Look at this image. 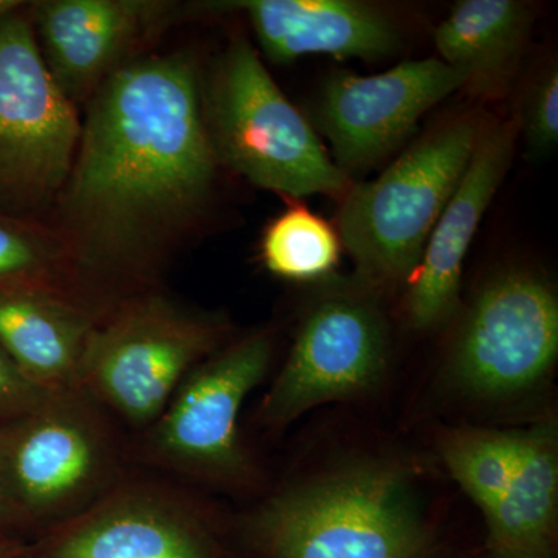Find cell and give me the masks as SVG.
<instances>
[{
	"label": "cell",
	"instance_id": "obj_1",
	"mask_svg": "<svg viewBox=\"0 0 558 558\" xmlns=\"http://www.w3.org/2000/svg\"><path fill=\"white\" fill-rule=\"evenodd\" d=\"M202 83L189 53L143 54L83 109L75 159L47 222L68 250L80 303L98 318L160 288L208 211L222 167Z\"/></svg>",
	"mask_w": 558,
	"mask_h": 558
},
{
	"label": "cell",
	"instance_id": "obj_2",
	"mask_svg": "<svg viewBox=\"0 0 558 558\" xmlns=\"http://www.w3.org/2000/svg\"><path fill=\"white\" fill-rule=\"evenodd\" d=\"M266 558H433L435 535L402 469L362 462L284 488L252 513Z\"/></svg>",
	"mask_w": 558,
	"mask_h": 558
},
{
	"label": "cell",
	"instance_id": "obj_3",
	"mask_svg": "<svg viewBox=\"0 0 558 558\" xmlns=\"http://www.w3.org/2000/svg\"><path fill=\"white\" fill-rule=\"evenodd\" d=\"M205 123L220 167L284 199L343 197L352 180L282 94L259 51L233 39L202 83Z\"/></svg>",
	"mask_w": 558,
	"mask_h": 558
},
{
	"label": "cell",
	"instance_id": "obj_4",
	"mask_svg": "<svg viewBox=\"0 0 558 558\" xmlns=\"http://www.w3.org/2000/svg\"><path fill=\"white\" fill-rule=\"evenodd\" d=\"M108 416L76 389L0 428V481L20 537H40L123 480Z\"/></svg>",
	"mask_w": 558,
	"mask_h": 558
},
{
	"label": "cell",
	"instance_id": "obj_5",
	"mask_svg": "<svg viewBox=\"0 0 558 558\" xmlns=\"http://www.w3.org/2000/svg\"><path fill=\"white\" fill-rule=\"evenodd\" d=\"M229 326L161 288L120 301L98 319L81 391L109 416L148 428L199 363L222 348Z\"/></svg>",
	"mask_w": 558,
	"mask_h": 558
},
{
	"label": "cell",
	"instance_id": "obj_6",
	"mask_svg": "<svg viewBox=\"0 0 558 558\" xmlns=\"http://www.w3.org/2000/svg\"><path fill=\"white\" fill-rule=\"evenodd\" d=\"M478 121H451L411 146L379 178L354 183L341 197L337 233L373 284L413 277L429 234L468 170Z\"/></svg>",
	"mask_w": 558,
	"mask_h": 558
},
{
	"label": "cell",
	"instance_id": "obj_7",
	"mask_svg": "<svg viewBox=\"0 0 558 558\" xmlns=\"http://www.w3.org/2000/svg\"><path fill=\"white\" fill-rule=\"evenodd\" d=\"M80 135L81 112L51 78L22 2L0 16V209L47 222Z\"/></svg>",
	"mask_w": 558,
	"mask_h": 558
},
{
	"label": "cell",
	"instance_id": "obj_8",
	"mask_svg": "<svg viewBox=\"0 0 558 558\" xmlns=\"http://www.w3.org/2000/svg\"><path fill=\"white\" fill-rule=\"evenodd\" d=\"M274 359L270 332L250 333L199 363L167 409L138 433L130 454L171 475L213 486H242L252 464L241 442L240 411Z\"/></svg>",
	"mask_w": 558,
	"mask_h": 558
},
{
	"label": "cell",
	"instance_id": "obj_9",
	"mask_svg": "<svg viewBox=\"0 0 558 558\" xmlns=\"http://www.w3.org/2000/svg\"><path fill=\"white\" fill-rule=\"evenodd\" d=\"M558 354V300L549 281L510 270L473 300L449 362L454 387L472 398H515L548 376Z\"/></svg>",
	"mask_w": 558,
	"mask_h": 558
},
{
	"label": "cell",
	"instance_id": "obj_10",
	"mask_svg": "<svg viewBox=\"0 0 558 558\" xmlns=\"http://www.w3.org/2000/svg\"><path fill=\"white\" fill-rule=\"evenodd\" d=\"M388 330L365 296L319 300L301 322L281 373L260 403L259 421L281 428L314 407L359 398L387 369Z\"/></svg>",
	"mask_w": 558,
	"mask_h": 558
},
{
	"label": "cell",
	"instance_id": "obj_11",
	"mask_svg": "<svg viewBox=\"0 0 558 558\" xmlns=\"http://www.w3.org/2000/svg\"><path fill=\"white\" fill-rule=\"evenodd\" d=\"M168 0H36L31 16L47 70L80 112L102 84L183 16Z\"/></svg>",
	"mask_w": 558,
	"mask_h": 558
},
{
	"label": "cell",
	"instance_id": "obj_12",
	"mask_svg": "<svg viewBox=\"0 0 558 558\" xmlns=\"http://www.w3.org/2000/svg\"><path fill=\"white\" fill-rule=\"evenodd\" d=\"M464 86L465 76L439 58L402 62L380 75L336 73L319 95L318 126L351 178L398 148L424 113Z\"/></svg>",
	"mask_w": 558,
	"mask_h": 558
},
{
	"label": "cell",
	"instance_id": "obj_13",
	"mask_svg": "<svg viewBox=\"0 0 558 558\" xmlns=\"http://www.w3.org/2000/svg\"><path fill=\"white\" fill-rule=\"evenodd\" d=\"M39 558H219L196 510L170 488L121 480L32 543Z\"/></svg>",
	"mask_w": 558,
	"mask_h": 558
},
{
	"label": "cell",
	"instance_id": "obj_14",
	"mask_svg": "<svg viewBox=\"0 0 558 558\" xmlns=\"http://www.w3.org/2000/svg\"><path fill=\"white\" fill-rule=\"evenodd\" d=\"M517 134L519 126L513 121L481 132L468 170L429 234L413 274L407 310L414 329L436 328L457 312L465 256L512 165Z\"/></svg>",
	"mask_w": 558,
	"mask_h": 558
},
{
	"label": "cell",
	"instance_id": "obj_15",
	"mask_svg": "<svg viewBox=\"0 0 558 558\" xmlns=\"http://www.w3.org/2000/svg\"><path fill=\"white\" fill-rule=\"evenodd\" d=\"M189 9L245 14L260 51L277 64L307 54L376 61L400 46L398 25L384 11L352 0H227L191 3Z\"/></svg>",
	"mask_w": 558,
	"mask_h": 558
},
{
	"label": "cell",
	"instance_id": "obj_16",
	"mask_svg": "<svg viewBox=\"0 0 558 558\" xmlns=\"http://www.w3.org/2000/svg\"><path fill=\"white\" fill-rule=\"evenodd\" d=\"M98 319L86 307L54 293H0V351L39 391H76Z\"/></svg>",
	"mask_w": 558,
	"mask_h": 558
},
{
	"label": "cell",
	"instance_id": "obj_17",
	"mask_svg": "<svg viewBox=\"0 0 558 558\" xmlns=\"http://www.w3.org/2000/svg\"><path fill=\"white\" fill-rule=\"evenodd\" d=\"M558 444L553 422L520 432L508 486L486 515V549L499 558H554L557 537Z\"/></svg>",
	"mask_w": 558,
	"mask_h": 558
},
{
	"label": "cell",
	"instance_id": "obj_18",
	"mask_svg": "<svg viewBox=\"0 0 558 558\" xmlns=\"http://www.w3.org/2000/svg\"><path fill=\"white\" fill-rule=\"evenodd\" d=\"M531 11L517 0H462L435 31L439 60L478 97H501L519 69Z\"/></svg>",
	"mask_w": 558,
	"mask_h": 558
},
{
	"label": "cell",
	"instance_id": "obj_19",
	"mask_svg": "<svg viewBox=\"0 0 558 558\" xmlns=\"http://www.w3.org/2000/svg\"><path fill=\"white\" fill-rule=\"evenodd\" d=\"M16 290L50 292L81 304L68 250L53 227L0 209V293Z\"/></svg>",
	"mask_w": 558,
	"mask_h": 558
},
{
	"label": "cell",
	"instance_id": "obj_20",
	"mask_svg": "<svg viewBox=\"0 0 558 558\" xmlns=\"http://www.w3.org/2000/svg\"><path fill=\"white\" fill-rule=\"evenodd\" d=\"M271 220L260 240V259L275 277L307 282L328 277L340 260L341 241L336 229L301 204Z\"/></svg>",
	"mask_w": 558,
	"mask_h": 558
},
{
	"label": "cell",
	"instance_id": "obj_21",
	"mask_svg": "<svg viewBox=\"0 0 558 558\" xmlns=\"http://www.w3.org/2000/svg\"><path fill=\"white\" fill-rule=\"evenodd\" d=\"M520 432L453 428L439 440L440 457L462 490L483 510L495 508L519 458Z\"/></svg>",
	"mask_w": 558,
	"mask_h": 558
},
{
	"label": "cell",
	"instance_id": "obj_22",
	"mask_svg": "<svg viewBox=\"0 0 558 558\" xmlns=\"http://www.w3.org/2000/svg\"><path fill=\"white\" fill-rule=\"evenodd\" d=\"M521 130L532 153L546 154L558 143V73L549 69L529 90Z\"/></svg>",
	"mask_w": 558,
	"mask_h": 558
},
{
	"label": "cell",
	"instance_id": "obj_23",
	"mask_svg": "<svg viewBox=\"0 0 558 558\" xmlns=\"http://www.w3.org/2000/svg\"><path fill=\"white\" fill-rule=\"evenodd\" d=\"M49 396L25 380L0 351V428L35 410Z\"/></svg>",
	"mask_w": 558,
	"mask_h": 558
},
{
	"label": "cell",
	"instance_id": "obj_24",
	"mask_svg": "<svg viewBox=\"0 0 558 558\" xmlns=\"http://www.w3.org/2000/svg\"><path fill=\"white\" fill-rule=\"evenodd\" d=\"M31 543L13 535L0 534V558H20Z\"/></svg>",
	"mask_w": 558,
	"mask_h": 558
},
{
	"label": "cell",
	"instance_id": "obj_25",
	"mask_svg": "<svg viewBox=\"0 0 558 558\" xmlns=\"http://www.w3.org/2000/svg\"><path fill=\"white\" fill-rule=\"evenodd\" d=\"M0 534L20 537V535H17L16 527H14L13 519H11L9 505H7L5 494H3L2 481H0Z\"/></svg>",
	"mask_w": 558,
	"mask_h": 558
},
{
	"label": "cell",
	"instance_id": "obj_26",
	"mask_svg": "<svg viewBox=\"0 0 558 558\" xmlns=\"http://www.w3.org/2000/svg\"><path fill=\"white\" fill-rule=\"evenodd\" d=\"M22 2H24V0H0V16L17 9Z\"/></svg>",
	"mask_w": 558,
	"mask_h": 558
},
{
	"label": "cell",
	"instance_id": "obj_27",
	"mask_svg": "<svg viewBox=\"0 0 558 558\" xmlns=\"http://www.w3.org/2000/svg\"><path fill=\"white\" fill-rule=\"evenodd\" d=\"M20 558H39L38 554H36L35 548H33V545H28L27 550H25L24 554Z\"/></svg>",
	"mask_w": 558,
	"mask_h": 558
},
{
	"label": "cell",
	"instance_id": "obj_28",
	"mask_svg": "<svg viewBox=\"0 0 558 558\" xmlns=\"http://www.w3.org/2000/svg\"><path fill=\"white\" fill-rule=\"evenodd\" d=\"M486 558H499V557L492 556V554L487 553V557Z\"/></svg>",
	"mask_w": 558,
	"mask_h": 558
}]
</instances>
